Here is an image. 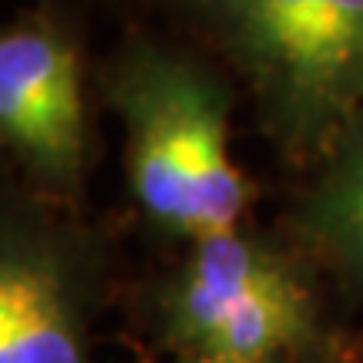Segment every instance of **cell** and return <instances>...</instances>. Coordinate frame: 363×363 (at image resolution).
<instances>
[{
  "mask_svg": "<svg viewBox=\"0 0 363 363\" xmlns=\"http://www.w3.org/2000/svg\"><path fill=\"white\" fill-rule=\"evenodd\" d=\"M104 91L125 125L131 199L152 229L195 242L242 225L249 185L229 155L233 94L219 74L135 44L108 67Z\"/></svg>",
  "mask_w": 363,
  "mask_h": 363,
  "instance_id": "1",
  "label": "cell"
},
{
  "mask_svg": "<svg viewBox=\"0 0 363 363\" xmlns=\"http://www.w3.org/2000/svg\"><path fill=\"white\" fill-rule=\"evenodd\" d=\"M289 158L320 162L363 115V0H195Z\"/></svg>",
  "mask_w": 363,
  "mask_h": 363,
  "instance_id": "2",
  "label": "cell"
},
{
  "mask_svg": "<svg viewBox=\"0 0 363 363\" xmlns=\"http://www.w3.org/2000/svg\"><path fill=\"white\" fill-rule=\"evenodd\" d=\"M155 320L165 347L189 360L286 363L340 353L303 269L246 225L189 242L158 286Z\"/></svg>",
  "mask_w": 363,
  "mask_h": 363,
  "instance_id": "3",
  "label": "cell"
},
{
  "mask_svg": "<svg viewBox=\"0 0 363 363\" xmlns=\"http://www.w3.org/2000/svg\"><path fill=\"white\" fill-rule=\"evenodd\" d=\"M94 252L65 225L7 208L0 235V363H91Z\"/></svg>",
  "mask_w": 363,
  "mask_h": 363,
  "instance_id": "4",
  "label": "cell"
},
{
  "mask_svg": "<svg viewBox=\"0 0 363 363\" xmlns=\"http://www.w3.org/2000/svg\"><path fill=\"white\" fill-rule=\"evenodd\" d=\"M0 138L44 192L67 199L81 189L88 155L81 57L65 30L40 17L0 38Z\"/></svg>",
  "mask_w": 363,
  "mask_h": 363,
  "instance_id": "5",
  "label": "cell"
},
{
  "mask_svg": "<svg viewBox=\"0 0 363 363\" xmlns=\"http://www.w3.org/2000/svg\"><path fill=\"white\" fill-rule=\"evenodd\" d=\"M293 222L316 259L363 289V115L326 148Z\"/></svg>",
  "mask_w": 363,
  "mask_h": 363,
  "instance_id": "6",
  "label": "cell"
},
{
  "mask_svg": "<svg viewBox=\"0 0 363 363\" xmlns=\"http://www.w3.org/2000/svg\"><path fill=\"white\" fill-rule=\"evenodd\" d=\"M172 363H216V360H189V357H175ZM286 363H347L343 353H330V357H320V360H286Z\"/></svg>",
  "mask_w": 363,
  "mask_h": 363,
  "instance_id": "7",
  "label": "cell"
}]
</instances>
